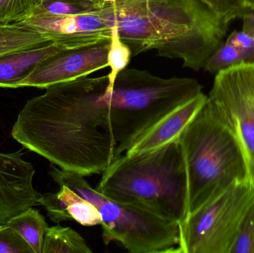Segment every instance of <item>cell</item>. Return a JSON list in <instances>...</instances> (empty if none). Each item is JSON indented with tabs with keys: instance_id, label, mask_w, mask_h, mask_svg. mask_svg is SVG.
Masks as SVG:
<instances>
[{
	"instance_id": "obj_25",
	"label": "cell",
	"mask_w": 254,
	"mask_h": 253,
	"mask_svg": "<svg viewBox=\"0 0 254 253\" xmlns=\"http://www.w3.org/2000/svg\"><path fill=\"white\" fill-rule=\"evenodd\" d=\"M225 42L254 55V37L243 30L234 31Z\"/></svg>"
},
{
	"instance_id": "obj_7",
	"label": "cell",
	"mask_w": 254,
	"mask_h": 253,
	"mask_svg": "<svg viewBox=\"0 0 254 253\" xmlns=\"http://www.w3.org/2000/svg\"><path fill=\"white\" fill-rule=\"evenodd\" d=\"M254 200L252 180L237 182L179 226L177 253H229L243 215Z\"/></svg>"
},
{
	"instance_id": "obj_18",
	"label": "cell",
	"mask_w": 254,
	"mask_h": 253,
	"mask_svg": "<svg viewBox=\"0 0 254 253\" xmlns=\"http://www.w3.org/2000/svg\"><path fill=\"white\" fill-rule=\"evenodd\" d=\"M108 4L95 0H41L33 15L74 16L98 13Z\"/></svg>"
},
{
	"instance_id": "obj_27",
	"label": "cell",
	"mask_w": 254,
	"mask_h": 253,
	"mask_svg": "<svg viewBox=\"0 0 254 253\" xmlns=\"http://www.w3.org/2000/svg\"><path fill=\"white\" fill-rule=\"evenodd\" d=\"M244 6L250 13H254V0H244Z\"/></svg>"
},
{
	"instance_id": "obj_16",
	"label": "cell",
	"mask_w": 254,
	"mask_h": 253,
	"mask_svg": "<svg viewBox=\"0 0 254 253\" xmlns=\"http://www.w3.org/2000/svg\"><path fill=\"white\" fill-rule=\"evenodd\" d=\"M5 224L19 233L34 253H42L45 234L49 226L38 210L29 208L10 218Z\"/></svg>"
},
{
	"instance_id": "obj_5",
	"label": "cell",
	"mask_w": 254,
	"mask_h": 253,
	"mask_svg": "<svg viewBox=\"0 0 254 253\" xmlns=\"http://www.w3.org/2000/svg\"><path fill=\"white\" fill-rule=\"evenodd\" d=\"M153 26L159 56L180 58L198 71L223 43L229 22L199 0L142 2Z\"/></svg>"
},
{
	"instance_id": "obj_2",
	"label": "cell",
	"mask_w": 254,
	"mask_h": 253,
	"mask_svg": "<svg viewBox=\"0 0 254 253\" xmlns=\"http://www.w3.org/2000/svg\"><path fill=\"white\" fill-rule=\"evenodd\" d=\"M96 190L112 200L180 225L188 218V180L179 141L115 159Z\"/></svg>"
},
{
	"instance_id": "obj_11",
	"label": "cell",
	"mask_w": 254,
	"mask_h": 253,
	"mask_svg": "<svg viewBox=\"0 0 254 253\" xmlns=\"http://www.w3.org/2000/svg\"><path fill=\"white\" fill-rule=\"evenodd\" d=\"M21 151L0 152V225L38 204L40 193L33 186L35 169Z\"/></svg>"
},
{
	"instance_id": "obj_14",
	"label": "cell",
	"mask_w": 254,
	"mask_h": 253,
	"mask_svg": "<svg viewBox=\"0 0 254 253\" xmlns=\"http://www.w3.org/2000/svg\"><path fill=\"white\" fill-rule=\"evenodd\" d=\"M64 49H66L50 43L0 55V87H21V83L43 61Z\"/></svg>"
},
{
	"instance_id": "obj_8",
	"label": "cell",
	"mask_w": 254,
	"mask_h": 253,
	"mask_svg": "<svg viewBox=\"0 0 254 253\" xmlns=\"http://www.w3.org/2000/svg\"><path fill=\"white\" fill-rule=\"evenodd\" d=\"M207 101L238 137L254 184V60L218 72Z\"/></svg>"
},
{
	"instance_id": "obj_26",
	"label": "cell",
	"mask_w": 254,
	"mask_h": 253,
	"mask_svg": "<svg viewBox=\"0 0 254 253\" xmlns=\"http://www.w3.org/2000/svg\"><path fill=\"white\" fill-rule=\"evenodd\" d=\"M243 19V31L254 37V13H248Z\"/></svg>"
},
{
	"instance_id": "obj_1",
	"label": "cell",
	"mask_w": 254,
	"mask_h": 253,
	"mask_svg": "<svg viewBox=\"0 0 254 253\" xmlns=\"http://www.w3.org/2000/svg\"><path fill=\"white\" fill-rule=\"evenodd\" d=\"M108 74L49 86L27 101L11 131L13 139L64 170L102 174L116 157Z\"/></svg>"
},
{
	"instance_id": "obj_24",
	"label": "cell",
	"mask_w": 254,
	"mask_h": 253,
	"mask_svg": "<svg viewBox=\"0 0 254 253\" xmlns=\"http://www.w3.org/2000/svg\"><path fill=\"white\" fill-rule=\"evenodd\" d=\"M0 253H34L32 248L14 229L0 225Z\"/></svg>"
},
{
	"instance_id": "obj_28",
	"label": "cell",
	"mask_w": 254,
	"mask_h": 253,
	"mask_svg": "<svg viewBox=\"0 0 254 253\" xmlns=\"http://www.w3.org/2000/svg\"><path fill=\"white\" fill-rule=\"evenodd\" d=\"M150 1V0H116V2L132 3V2H143V1Z\"/></svg>"
},
{
	"instance_id": "obj_21",
	"label": "cell",
	"mask_w": 254,
	"mask_h": 253,
	"mask_svg": "<svg viewBox=\"0 0 254 253\" xmlns=\"http://www.w3.org/2000/svg\"><path fill=\"white\" fill-rule=\"evenodd\" d=\"M41 0H0V23L26 20L34 14Z\"/></svg>"
},
{
	"instance_id": "obj_12",
	"label": "cell",
	"mask_w": 254,
	"mask_h": 253,
	"mask_svg": "<svg viewBox=\"0 0 254 253\" xmlns=\"http://www.w3.org/2000/svg\"><path fill=\"white\" fill-rule=\"evenodd\" d=\"M207 99V95L201 92L170 112L140 137L125 154L133 155L152 151L177 141L179 135L204 105Z\"/></svg>"
},
{
	"instance_id": "obj_23",
	"label": "cell",
	"mask_w": 254,
	"mask_h": 253,
	"mask_svg": "<svg viewBox=\"0 0 254 253\" xmlns=\"http://www.w3.org/2000/svg\"><path fill=\"white\" fill-rule=\"evenodd\" d=\"M213 13L228 22L243 18L250 12L244 6V0H199Z\"/></svg>"
},
{
	"instance_id": "obj_10",
	"label": "cell",
	"mask_w": 254,
	"mask_h": 253,
	"mask_svg": "<svg viewBox=\"0 0 254 253\" xmlns=\"http://www.w3.org/2000/svg\"><path fill=\"white\" fill-rule=\"evenodd\" d=\"M101 11L74 16L33 15L22 22L43 33L50 41L75 49L111 39L112 28Z\"/></svg>"
},
{
	"instance_id": "obj_15",
	"label": "cell",
	"mask_w": 254,
	"mask_h": 253,
	"mask_svg": "<svg viewBox=\"0 0 254 253\" xmlns=\"http://www.w3.org/2000/svg\"><path fill=\"white\" fill-rule=\"evenodd\" d=\"M50 43L47 36L23 22L0 23V55Z\"/></svg>"
},
{
	"instance_id": "obj_3",
	"label": "cell",
	"mask_w": 254,
	"mask_h": 253,
	"mask_svg": "<svg viewBox=\"0 0 254 253\" xmlns=\"http://www.w3.org/2000/svg\"><path fill=\"white\" fill-rule=\"evenodd\" d=\"M178 141L188 173V217L232 184L252 180L238 137L207 99Z\"/></svg>"
},
{
	"instance_id": "obj_20",
	"label": "cell",
	"mask_w": 254,
	"mask_h": 253,
	"mask_svg": "<svg viewBox=\"0 0 254 253\" xmlns=\"http://www.w3.org/2000/svg\"><path fill=\"white\" fill-rule=\"evenodd\" d=\"M131 53L129 48L121 40L116 26L112 27L110 48L108 53V66L111 68L108 74V88H112L118 74L127 68Z\"/></svg>"
},
{
	"instance_id": "obj_13",
	"label": "cell",
	"mask_w": 254,
	"mask_h": 253,
	"mask_svg": "<svg viewBox=\"0 0 254 253\" xmlns=\"http://www.w3.org/2000/svg\"><path fill=\"white\" fill-rule=\"evenodd\" d=\"M56 193L40 195L38 204L46 209L53 222L74 221L84 227L101 225L102 219L98 208L66 186H61Z\"/></svg>"
},
{
	"instance_id": "obj_19",
	"label": "cell",
	"mask_w": 254,
	"mask_h": 253,
	"mask_svg": "<svg viewBox=\"0 0 254 253\" xmlns=\"http://www.w3.org/2000/svg\"><path fill=\"white\" fill-rule=\"evenodd\" d=\"M254 60V55L252 53L225 42L209 57L204 68L208 72L216 74L222 70Z\"/></svg>"
},
{
	"instance_id": "obj_22",
	"label": "cell",
	"mask_w": 254,
	"mask_h": 253,
	"mask_svg": "<svg viewBox=\"0 0 254 253\" xmlns=\"http://www.w3.org/2000/svg\"><path fill=\"white\" fill-rule=\"evenodd\" d=\"M229 253H254V200L240 221Z\"/></svg>"
},
{
	"instance_id": "obj_4",
	"label": "cell",
	"mask_w": 254,
	"mask_h": 253,
	"mask_svg": "<svg viewBox=\"0 0 254 253\" xmlns=\"http://www.w3.org/2000/svg\"><path fill=\"white\" fill-rule=\"evenodd\" d=\"M107 89L118 145L115 158L170 112L202 92L194 79L161 78L136 68L121 71L112 88Z\"/></svg>"
},
{
	"instance_id": "obj_29",
	"label": "cell",
	"mask_w": 254,
	"mask_h": 253,
	"mask_svg": "<svg viewBox=\"0 0 254 253\" xmlns=\"http://www.w3.org/2000/svg\"><path fill=\"white\" fill-rule=\"evenodd\" d=\"M102 1L108 3V4H113V3L116 2V0H102Z\"/></svg>"
},
{
	"instance_id": "obj_6",
	"label": "cell",
	"mask_w": 254,
	"mask_h": 253,
	"mask_svg": "<svg viewBox=\"0 0 254 253\" xmlns=\"http://www.w3.org/2000/svg\"><path fill=\"white\" fill-rule=\"evenodd\" d=\"M49 175L93 203L102 219L105 245L118 242L131 253H176L179 225L140 208L112 200L92 188L84 176L52 165Z\"/></svg>"
},
{
	"instance_id": "obj_30",
	"label": "cell",
	"mask_w": 254,
	"mask_h": 253,
	"mask_svg": "<svg viewBox=\"0 0 254 253\" xmlns=\"http://www.w3.org/2000/svg\"><path fill=\"white\" fill-rule=\"evenodd\" d=\"M95 1H102V0H95Z\"/></svg>"
},
{
	"instance_id": "obj_17",
	"label": "cell",
	"mask_w": 254,
	"mask_h": 253,
	"mask_svg": "<svg viewBox=\"0 0 254 253\" xmlns=\"http://www.w3.org/2000/svg\"><path fill=\"white\" fill-rule=\"evenodd\" d=\"M92 253L85 239L71 227L58 224L46 230L42 253Z\"/></svg>"
},
{
	"instance_id": "obj_9",
	"label": "cell",
	"mask_w": 254,
	"mask_h": 253,
	"mask_svg": "<svg viewBox=\"0 0 254 253\" xmlns=\"http://www.w3.org/2000/svg\"><path fill=\"white\" fill-rule=\"evenodd\" d=\"M110 40L75 49H64L41 62L21 87L47 89L58 83L87 77L108 67Z\"/></svg>"
}]
</instances>
